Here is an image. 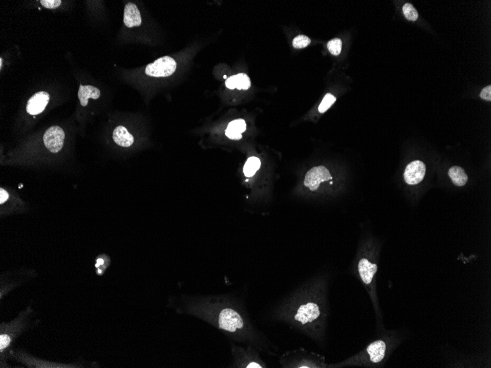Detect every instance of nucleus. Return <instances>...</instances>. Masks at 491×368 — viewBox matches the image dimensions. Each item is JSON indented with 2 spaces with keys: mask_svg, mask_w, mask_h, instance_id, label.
<instances>
[{
  "mask_svg": "<svg viewBox=\"0 0 491 368\" xmlns=\"http://www.w3.org/2000/svg\"><path fill=\"white\" fill-rule=\"evenodd\" d=\"M330 278L320 275L308 280L288 293L273 310L276 321L303 334L320 347H325L330 315Z\"/></svg>",
  "mask_w": 491,
  "mask_h": 368,
  "instance_id": "nucleus-1",
  "label": "nucleus"
},
{
  "mask_svg": "<svg viewBox=\"0 0 491 368\" xmlns=\"http://www.w3.org/2000/svg\"><path fill=\"white\" fill-rule=\"evenodd\" d=\"M190 313L217 327L236 342L252 346L258 351L276 354L277 348L252 323L245 308L237 299L229 295L207 297L194 301Z\"/></svg>",
  "mask_w": 491,
  "mask_h": 368,
  "instance_id": "nucleus-2",
  "label": "nucleus"
},
{
  "mask_svg": "<svg viewBox=\"0 0 491 368\" xmlns=\"http://www.w3.org/2000/svg\"><path fill=\"white\" fill-rule=\"evenodd\" d=\"M379 337L372 341L362 350L345 360L329 364V368L364 367H384L395 350L404 340V334L399 330H385Z\"/></svg>",
  "mask_w": 491,
  "mask_h": 368,
  "instance_id": "nucleus-3",
  "label": "nucleus"
},
{
  "mask_svg": "<svg viewBox=\"0 0 491 368\" xmlns=\"http://www.w3.org/2000/svg\"><path fill=\"white\" fill-rule=\"evenodd\" d=\"M33 310L29 307L21 312L16 319L9 323H2L0 327V355L1 360H6L12 355V345L16 338L28 327Z\"/></svg>",
  "mask_w": 491,
  "mask_h": 368,
  "instance_id": "nucleus-4",
  "label": "nucleus"
},
{
  "mask_svg": "<svg viewBox=\"0 0 491 368\" xmlns=\"http://www.w3.org/2000/svg\"><path fill=\"white\" fill-rule=\"evenodd\" d=\"M279 362L283 368H329L323 355L304 348L286 351L280 357Z\"/></svg>",
  "mask_w": 491,
  "mask_h": 368,
  "instance_id": "nucleus-5",
  "label": "nucleus"
},
{
  "mask_svg": "<svg viewBox=\"0 0 491 368\" xmlns=\"http://www.w3.org/2000/svg\"><path fill=\"white\" fill-rule=\"evenodd\" d=\"M232 354L233 357L232 367L266 368V363L260 356L258 349L252 346L246 348L232 345Z\"/></svg>",
  "mask_w": 491,
  "mask_h": 368,
  "instance_id": "nucleus-6",
  "label": "nucleus"
},
{
  "mask_svg": "<svg viewBox=\"0 0 491 368\" xmlns=\"http://www.w3.org/2000/svg\"><path fill=\"white\" fill-rule=\"evenodd\" d=\"M176 69V61L171 57L164 56L148 64L145 69V73L150 77H167L175 73Z\"/></svg>",
  "mask_w": 491,
  "mask_h": 368,
  "instance_id": "nucleus-7",
  "label": "nucleus"
},
{
  "mask_svg": "<svg viewBox=\"0 0 491 368\" xmlns=\"http://www.w3.org/2000/svg\"><path fill=\"white\" fill-rule=\"evenodd\" d=\"M43 139L45 146L49 151L52 153H57L63 148L65 133L60 126H51L44 135Z\"/></svg>",
  "mask_w": 491,
  "mask_h": 368,
  "instance_id": "nucleus-8",
  "label": "nucleus"
},
{
  "mask_svg": "<svg viewBox=\"0 0 491 368\" xmlns=\"http://www.w3.org/2000/svg\"><path fill=\"white\" fill-rule=\"evenodd\" d=\"M330 171L325 166H317L309 170L305 176L304 185L312 191L316 190L322 182L331 180Z\"/></svg>",
  "mask_w": 491,
  "mask_h": 368,
  "instance_id": "nucleus-9",
  "label": "nucleus"
},
{
  "mask_svg": "<svg viewBox=\"0 0 491 368\" xmlns=\"http://www.w3.org/2000/svg\"><path fill=\"white\" fill-rule=\"evenodd\" d=\"M426 174V165L422 161L416 160L407 165L404 170V181L407 184L411 185H417L420 183Z\"/></svg>",
  "mask_w": 491,
  "mask_h": 368,
  "instance_id": "nucleus-10",
  "label": "nucleus"
},
{
  "mask_svg": "<svg viewBox=\"0 0 491 368\" xmlns=\"http://www.w3.org/2000/svg\"><path fill=\"white\" fill-rule=\"evenodd\" d=\"M49 101L50 95L46 91L36 93L29 99L27 104V112L33 116L41 114L48 104Z\"/></svg>",
  "mask_w": 491,
  "mask_h": 368,
  "instance_id": "nucleus-11",
  "label": "nucleus"
},
{
  "mask_svg": "<svg viewBox=\"0 0 491 368\" xmlns=\"http://www.w3.org/2000/svg\"><path fill=\"white\" fill-rule=\"evenodd\" d=\"M141 13L136 4L129 3L126 5L124 12V23L127 28H132L141 25Z\"/></svg>",
  "mask_w": 491,
  "mask_h": 368,
  "instance_id": "nucleus-12",
  "label": "nucleus"
},
{
  "mask_svg": "<svg viewBox=\"0 0 491 368\" xmlns=\"http://www.w3.org/2000/svg\"><path fill=\"white\" fill-rule=\"evenodd\" d=\"M225 85L226 87L230 90H234V89L239 90H248L251 87L250 78L247 74H239L227 78Z\"/></svg>",
  "mask_w": 491,
  "mask_h": 368,
  "instance_id": "nucleus-13",
  "label": "nucleus"
},
{
  "mask_svg": "<svg viewBox=\"0 0 491 368\" xmlns=\"http://www.w3.org/2000/svg\"><path fill=\"white\" fill-rule=\"evenodd\" d=\"M113 138L121 147H130L134 143V138L124 126H119L114 129Z\"/></svg>",
  "mask_w": 491,
  "mask_h": 368,
  "instance_id": "nucleus-14",
  "label": "nucleus"
},
{
  "mask_svg": "<svg viewBox=\"0 0 491 368\" xmlns=\"http://www.w3.org/2000/svg\"><path fill=\"white\" fill-rule=\"evenodd\" d=\"M100 97V91L92 85H80L78 98L81 105L86 107L89 103V99H97Z\"/></svg>",
  "mask_w": 491,
  "mask_h": 368,
  "instance_id": "nucleus-15",
  "label": "nucleus"
},
{
  "mask_svg": "<svg viewBox=\"0 0 491 368\" xmlns=\"http://www.w3.org/2000/svg\"><path fill=\"white\" fill-rule=\"evenodd\" d=\"M246 129V124L244 120L237 119L231 121L228 125L226 136L232 140H239L242 138V133Z\"/></svg>",
  "mask_w": 491,
  "mask_h": 368,
  "instance_id": "nucleus-16",
  "label": "nucleus"
},
{
  "mask_svg": "<svg viewBox=\"0 0 491 368\" xmlns=\"http://www.w3.org/2000/svg\"><path fill=\"white\" fill-rule=\"evenodd\" d=\"M449 176L456 186H464L468 182V176L461 167H452L449 170Z\"/></svg>",
  "mask_w": 491,
  "mask_h": 368,
  "instance_id": "nucleus-17",
  "label": "nucleus"
},
{
  "mask_svg": "<svg viewBox=\"0 0 491 368\" xmlns=\"http://www.w3.org/2000/svg\"><path fill=\"white\" fill-rule=\"evenodd\" d=\"M261 165V160L258 158H255V157L249 158L246 161L245 166H244V175L247 177H252L256 173V171L259 169Z\"/></svg>",
  "mask_w": 491,
  "mask_h": 368,
  "instance_id": "nucleus-18",
  "label": "nucleus"
},
{
  "mask_svg": "<svg viewBox=\"0 0 491 368\" xmlns=\"http://www.w3.org/2000/svg\"><path fill=\"white\" fill-rule=\"evenodd\" d=\"M403 13L407 19L411 21H416L418 18V13L416 8L411 3H406L402 8Z\"/></svg>",
  "mask_w": 491,
  "mask_h": 368,
  "instance_id": "nucleus-19",
  "label": "nucleus"
},
{
  "mask_svg": "<svg viewBox=\"0 0 491 368\" xmlns=\"http://www.w3.org/2000/svg\"><path fill=\"white\" fill-rule=\"evenodd\" d=\"M336 101V98L334 97L333 95L331 94H327L324 98L322 102H321L319 107H318V111L321 114H324L326 111H328V109H330L331 107L332 104L335 102Z\"/></svg>",
  "mask_w": 491,
  "mask_h": 368,
  "instance_id": "nucleus-20",
  "label": "nucleus"
},
{
  "mask_svg": "<svg viewBox=\"0 0 491 368\" xmlns=\"http://www.w3.org/2000/svg\"><path fill=\"white\" fill-rule=\"evenodd\" d=\"M327 48L332 55L337 56V55H340L342 49L341 40L339 39V38H334V39L330 40L327 43Z\"/></svg>",
  "mask_w": 491,
  "mask_h": 368,
  "instance_id": "nucleus-21",
  "label": "nucleus"
},
{
  "mask_svg": "<svg viewBox=\"0 0 491 368\" xmlns=\"http://www.w3.org/2000/svg\"><path fill=\"white\" fill-rule=\"evenodd\" d=\"M311 43V40L306 35H300L296 36L293 40V47L295 49H303L308 47Z\"/></svg>",
  "mask_w": 491,
  "mask_h": 368,
  "instance_id": "nucleus-22",
  "label": "nucleus"
},
{
  "mask_svg": "<svg viewBox=\"0 0 491 368\" xmlns=\"http://www.w3.org/2000/svg\"><path fill=\"white\" fill-rule=\"evenodd\" d=\"M105 259L103 257L98 258L97 259V263H96L95 267L97 268V274L98 276H102L104 274V271H105L106 268L109 267V264H106Z\"/></svg>",
  "mask_w": 491,
  "mask_h": 368,
  "instance_id": "nucleus-23",
  "label": "nucleus"
},
{
  "mask_svg": "<svg viewBox=\"0 0 491 368\" xmlns=\"http://www.w3.org/2000/svg\"><path fill=\"white\" fill-rule=\"evenodd\" d=\"M40 4L48 9H54L61 5L60 0H40Z\"/></svg>",
  "mask_w": 491,
  "mask_h": 368,
  "instance_id": "nucleus-24",
  "label": "nucleus"
},
{
  "mask_svg": "<svg viewBox=\"0 0 491 368\" xmlns=\"http://www.w3.org/2000/svg\"><path fill=\"white\" fill-rule=\"evenodd\" d=\"M480 97L481 99H484V100L490 102L491 100L490 85L487 86V87L484 88V89H482V91H481Z\"/></svg>",
  "mask_w": 491,
  "mask_h": 368,
  "instance_id": "nucleus-25",
  "label": "nucleus"
},
{
  "mask_svg": "<svg viewBox=\"0 0 491 368\" xmlns=\"http://www.w3.org/2000/svg\"><path fill=\"white\" fill-rule=\"evenodd\" d=\"M9 199V194L4 189L0 190V204H3Z\"/></svg>",
  "mask_w": 491,
  "mask_h": 368,
  "instance_id": "nucleus-26",
  "label": "nucleus"
},
{
  "mask_svg": "<svg viewBox=\"0 0 491 368\" xmlns=\"http://www.w3.org/2000/svg\"><path fill=\"white\" fill-rule=\"evenodd\" d=\"M3 68V59H0V69Z\"/></svg>",
  "mask_w": 491,
  "mask_h": 368,
  "instance_id": "nucleus-27",
  "label": "nucleus"
},
{
  "mask_svg": "<svg viewBox=\"0 0 491 368\" xmlns=\"http://www.w3.org/2000/svg\"><path fill=\"white\" fill-rule=\"evenodd\" d=\"M224 78L227 79V76H224Z\"/></svg>",
  "mask_w": 491,
  "mask_h": 368,
  "instance_id": "nucleus-28",
  "label": "nucleus"
}]
</instances>
